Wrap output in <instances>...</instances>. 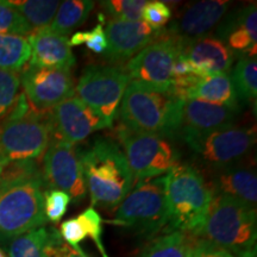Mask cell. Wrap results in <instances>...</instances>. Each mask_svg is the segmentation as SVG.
I'll list each match as a JSON object with an SVG mask.
<instances>
[{"label":"cell","mask_w":257,"mask_h":257,"mask_svg":"<svg viewBox=\"0 0 257 257\" xmlns=\"http://www.w3.org/2000/svg\"><path fill=\"white\" fill-rule=\"evenodd\" d=\"M43 174L35 161L11 163L0 173V243L46 226Z\"/></svg>","instance_id":"obj_1"},{"label":"cell","mask_w":257,"mask_h":257,"mask_svg":"<svg viewBox=\"0 0 257 257\" xmlns=\"http://www.w3.org/2000/svg\"><path fill=\"white\" fill-rule=\"evenodd\" d=\"M83 178L93 207L114 210L134 188V176L123 150L105 137L79 149Z\"/></svg>","instance_id":"obj_2"},{"label":"cell","mask_w":257,"mask_h":257,"mask_svg":"<svg viewBox=\"0 0 257 257\" xmlns=\"http://www.w3.org/2000/svg\"><path fill=\"white\" fill-rule=\"evenodd\" d=\"M166 231H179L198 238L206 221L212 195L197 168L178 163L165 176Z\"/></svg>","instance_id":"obj_3"},{"label":"cell","mask_w":257,"mask_h":257,"mask_svg":"<svg viewBox=\"0 0 257 257\" xmlns=\"http://www.w3.org/2000/svg\"><path fill=\"white\" fill-rule=\"evenodd\" d=\"M234 257H256V207L226 195H213L200 236Z\"/></svg>","instance_id":"obj_4"},{"label":"cell","mask_w":257,"mask_h":257,"mask_svg":"<svg viewBox=\"0 0 257 257\" xmlns=\"http://www.w3.org/2000/svg\"><path fill=\"white\" fill-rule=\"evenodd\" d=\"M184 101L170 91H156L130 81L120 102L121 123L136 133L174 137L180 133Z\"/></svg>","instance_id":"obj_5"},{"label":"cell","mask_w":257,"mask_h":257,"mask_svg":"<svg viewBox=\"0 0 257 257\" xmlns=\"http://www.w3.org/2000/svg\"><path fill=\"white\" fill-rule=\"evenodd\" d=\"M51 138L48 112L31 110L21 93L14 110L0 123V168L37 160L47 152Z\"/></svg>","instance_id":"obj_6"},{"label":"cell","mask_w":257,"mask_h":257,"mask_svg":"<svg viewBox=\"0 0 257 257\" xmlns=\"http://www.w3.org/2000/svg\"><path fill=\"white\" fill-rule=\"evenodd\" d=\"M108 223L148 237L166 230L165 176L147 180L135 186L115 208L114 218Z\"/></svg>","instance_id":"obj_7"},{"label":"cell","mask_w":257,"mask_h":257,"mask_svg":"<svg viewBox=\"0 0 257 257\" xmlns=\"http://www.w3.org/2000/svg\"><path fill=\"white\" fill-rule=\"evenodd\" d=\"M117 136L133 173L135 186L167 174L179 163L178 150L166 138L157 135L136 133L125 126L118 130Z\"/></svg>","instance_id":"obj_8"},{"label":"cell","mask_w":257,"mask_h":257,"mask_svg":"<svg viewBox=\"0 0 257 257\" xmlns=\"http://www.w3.org/2000/svg\"><path fill=\"white\" fill-rule=\"evenodd\" d=\"M130 78L117 66H88L83 69L75 87L76 96L83 104L112 126Z\"/></svg>","instance_id":"obj_9"},{"label":"cell","mask_w":257,"mask_h":257,"mask_svg":"<svg viewBox=\"0 0 257 257\" xmlns=\"http://www.w3.org/2000/svg\"><path fill=\"white\" fill-rule=\"evenodd\" d=\"M184 44L167 36L160 37L128 60L125 72L131 82L156 91L169 92L173 83V69Z\"/></svg>","instance_id":"obj_10"},{"label":"cell","mask_w":257,"mask_h":257,"mask_svg":"<svg viewBox=\"0 0 257 257\" xmlns=\"http://www.w3.org/2000/svg\"><path fill=\"white\" fill-rule=\"evenodd\" d=\"M188 147L204 162L214 168L236 165L256 143L255 127L231 126L202 136L185 140Z\"/></svg>","instance_id":"obj_11"},{"label":"cell","mask_w":257,"mask_h":257,"mask_svg":"<svg viewBox=\"0 0 257 257\" xmlns=\"http://www.w3.org/2000/svg\"><path fill=\"white\" fill-rule=\"evenodd\" d=\"M42 174L47 187L64 192L70 201H81L87 194L78 147L51 141L44 153Z\"/></svg>","instance_id":"obj_12"},{"label":"cell","mask_w":257,"mask_h":257,"mask_svg":"<svg viewBox=\"0 0 257 257\" xmlns=\"http://www.w3.org/2000/svg\"><path fill=\"white\" fill-rule=\"evenodd\" d=\"M31 110L47 113L60 102L75 95L69 69L41 68L27 64L19 74Z\"/></svg>","instance_id":"obj_13"},{"label":"cell","mask_w":257,"mask_h":257,"mask_svg":"<svg viewBox=\"0 0 257 257\" xmlns=\"http://www.w3.org/2000/svg\"><path fill=\"white\" fill-rule=\"evenodd\" d=\"M51 137L75 146L96 131L108 127L107 124L83 104L76 95L60 102L48 112Z\"/></svg>","instance_id":"obj_14"},{"label":"cell","mask_w":257,"mask_h":257,"mask_svg":"<svg viewBox=\"0 0 257 257\" xmlns=\"http://www.w3.org/2000/svg\"><path fill=\"white\" fill-rule=\"evenodd\" d=\"M230 2L202 0L185 5L163 32L182 44L210 36L226 15Z\"/></svg>","instance_id":"obj_15"},{"label":"cell","mask_w":257,"mask_h":257,"mask_svg":"<svg viewBox=\"0 0 257 257\" xmlns=\"http://www.w3.org/2000/svg\"><path fill=\"white\" fill-rule=\"evenodd\" d=\"M104 32L107 40V49L104 55L114 62L133 59L141 50L156 41L161 35V31L153 30L143 22L117 19H108Z\"/></svg>","instance_id":"obj_16"},{"label":"cell","mask_w":257,"mask_h":257,"mask_svg":"<svg viewBox=\"0 0 257 257\" xmlns=\"http://www.w3.org/2000/svg\"><path fill=\"white\" fill-rule=\"evenodd\" d=\"M214 37L223 42L234 57H256V4L244 6L231 15H225L216 29Z\"/></svg>","instance_id":"obj_17"},{"label":"cell","mask_w":257,"mask_h":257,"mask_svg":"<svg viewBox=\"0 0 257 257\" xmlns=\"http://www.w3.org/2000/svg\"><path fill=\"white\" fill-rule=\"evenodd\" d=\"M237 113V111L223 105L195 99L185 100L179 135H181L184 140H187L231 126L236 120Z\"/></svg>","instance_id":"obj_18"},{"label":"cell","mask_w":257,"mask_h":257,"mask_svg":"<svg viewBox=\"0 0 257 257\" xmlns=\"http://www.w3.org/2000/svg\"><path fill=\"white\" fill-rule=\"evenodd\" d=\"M182 55L191 63L199 78L229 74L234 61V55L229 48L214 36L202 37L185 44Z\"/></svg>","instance_id":"obj_19"},{"label":"cell","mask_w":257,"mask_h":257,"mask_svg":"<svg viewBox=\"0 0 257 257\" xmlns=\"http://www.w3.org/2000/svg\"><path fill=\"white\" fill-rule=\"evenodd\" d=\"M28 40L31 48L28 62L30 66L70 69L75 64L68 37L61 36L47 27L32 31Z\"/></svg>","instance_id":"obj_20"},{"label":"cell","mask_w":257,"mask_h":257,"mask_svg":"<svg viewBox=\"0 0 257 257\" xmlns=\"http://www.w3.org/2000/svg\"><path fill=\"white\" fill-rule=\"evenodd\" d=\"M212 195H226L256 207L257 176L248 167L230 165L212 170L208 181Z\"/></svg>","instance_id":"obj_21"},{"label":"cell","mask_w":257,"mask_h":257,"mask_svg":"<svg viewBox=\"0 0 257 257\" xmlns=\"http://www.w3.org/2000/svg\"><path fill=\"white\" fill-rule=\"evenodd\" d=\"M195 99L212 104L223 105L238 112L239 100L231 81L230 74H217L200 78L186 93L185 100Z\"/></svg>","instance_id":"obj_22"},{"label":"cell","mask_w":257,"mask_h":257,"mask_svg":"<svg viewBox=\"0 0 257 257\" xmlns=\"http://www.w3.org/2000/svg\"><path fill=\"white\" fill-rule=\"evenodd\" d=\"M94 8L89 0H66L61 2L53 22L48 28L61 36L68 37L74 29L82 25Z\"/></svg>","instance_id":"obj_23"},{"label":"cell","mask_w":257,"mask_h":257,"mask_svg":"<svg viewBox=\"0 0 257 257\" xmlns=\"http://www.w3.org/2000/svg\"><path fill=\"white\" fill-rule=\"evenodd\" d=\"M194 237L179 231H170L155 237L138 257H189Z\"/></svg>","instance_id":"obj_24"},{"label":"cell","mask_w":257,"mask_h":257,"mask_svg":"<svg viewBox=\"0 0 257 257\" xmlns=\"http://www.w3.org/2000/svg\"><path fill=\"white\" fill-rule=\"evenodd\" d=\"M31 56L28 36L0 34V69L18 73Z\"/></svg>","instance_id":"obj_25"},{"label":"cell","mask_w":257,"mask_h":257,"mask_svg":"<svg viewBox=\"0 0 257 257\" xmlns=\"http://www.w3.org/2000/svg\"><path fill=\"white\" fill-rule=\"evenodd\" d=\"M239 101L251 102L257 95V60L256 57H239L230 75Z\"/></svg>","instance_id":"obj_26"},{"label":"cell","mask_w":257,"mask_h":257,"mask_svg":"<svg viewBox=\"0 0 257 257\" xmlns=\"http://www.w3.org/2000/svg\"><path fill=\"white\" fill-rule=\"evenodd\" d=\"M49 237L50 230L46 226L21 234L10 242L9 257H49L47 252Z\"/></svg>","instance_id":"obj_27"},{"label":"cell","mask_w":257,"mask_h":257,"mask_svg":"<svg viewBox=\"0 0 257 257\" xmlns=\"http://www.w3.org/2000/svg\"><path fill=\"white\" fill-rule=\"evenodd\" d=\"M11 4L21 12L32 30L49 27L61 2L56 0H14Z\"/></svg>","instance_id":"obj_28"},{"label":"cell","mask_w":257,"mask_h":257,"mask_svg":"<svg viewBox=\"0 0 257 257\" xmlns=\"http://www.w3.org/2000/svg\"><path fill=\"white\" fill-rule=\"evenodd\" d=\"M147 0H106L101 8L110 16V19L126 22H142V14Z\"/></svg>","instance_id":"obj_29"},{"label":"cell","mask_w":257,"mask_h":257,"mask_svg":"<svg viewBox=\"0 0 257 257\" xmlns=\"http://www.w3.org/2000/svg\"><path fill=\"white\" fill-rule=\"evenodd\" d=\"M21 78L15 72L0 69V119L8 117L18 100Z\"/></svg>","instance_id":"obj_30"},{"label":"cell","mask_w":257,"mask_h":257,"mask_svg":"<svg viewBox=\"0 0 257 257\" xmlns=\"http://www.w3.org/2000/svg\"><path fill=\"white\" fill-rule=\"evenodd\" d=\"M34 31L11 2L0 0V34L29 36Z\"/></svg>","instance_id":"obj_31"},{"label":"cell","mask_w":257,"mask_h":257,"mask_svg":"<svg viewBox=\"0 0 257 257\" xmlns=\"http://www.w3.org/2000/svg\"><path fill=\"white\" fill-rule=\"evenodd\" d=\"M44 214L47 220L51 223H59L66 214L67 208L70 204L68 194L59 189H46L43 195Z\"/></svg>","instance_id":"obj_32"},{"label":"cell","mask_w":257,"mask_h":257,"mask_svg":"<svg viewBox=\"0 0 257 257\" xmlns=\"http://www.w3.org/2000/svg\"><path fill=\"white\" fill-rule=\"evenodd\" d=\"M69 44L70 47L85 44L94 54H104L107 49V40L105 36L104 27L99 23L89 31L75 32L69 40Z\"/></svg>","instance_id":"obj_33"},{"label":"cell","mask_w":257,"mask_h":257,"mask_svg":"<svg viewBox=\"0 0 257 257\" xmlns=\"http://www.w3.org/2000/svg\"><path fill=\"white\" fill-rule=\"evenodd\" d=\"M81 219L83 226H85L86 234L91 237V239L100 251L102 257H110L106 251L104 242H102V219L99 212L94 207H88L81 214L78 216Z\"/></svg>","instance_id":"obj_34"},{"label":"cell","mask_w":257,"mask_h":257,"mask_svg":"<svg viewBox=\"0 0 257 257\" xmlns=\"http://www.w3.org/2000/svg\"><path fill=\"white\" fill-rule=\"evenodd\" d=\"M170 18H172V11L165 3L155 0V2H148L147 5L144 6L142 22L149 25L153 30H163Z\"/></svg>","instance_id":"obj_35"},{"label":"cell","mask_w":257,"mask_h":257,"mask_svg":"<svg viewBox=\"0 0 257 257\" xmlns=\"http://www.w3.org/2000/svg\"><path fill=\"white\" fill-rule=\"evenodd\" d=\"M50 237L47 245V252L49 257H89L81 248L74 249L68 245L61 237L59 230L49 227Z\"/></svg>","instance_id":"obj_36"},{"label":"cell","mask_w":257,"mask_h":257,"mask_svg":"<svg viewBox=\"0 0 257 257\" xmlns=\"http://www.w3.org/2000/svg\"><path fill=\"white\" fill-rule=\"evenodd\" d=\"M59 232L62 239L74 249L80 248V243L87 237L85 226L79 217L70 218L61 224Z\"/></svg>","instance_id":"obj_37"},{"label":"cell","mask_w":257,"mask_h":257,"mask_svg":"<svg viewBox=\"0 0 257 257\" xmlns=\"http://www.w3.org/2000/svg\"><path fill=\"white\" fill-rule=\"evenodd\" d=\"M189 257H234L226 250L202 238L194 239Z\"/></svg>","instance_id":"obj_38"},{"label":"cell","mask_w":257,"mask_h":257,"mask_svg":"<svg viewBox=\"0 0 257 257\" xmlns=\"http://www.w3.org/2000/svg\"><path fill=\"white\" fill-rule=\"evenodd\" d=\"M0 257H8L6 256V253L4 252V250H3L2 248H0Z\"/></svg>","instance_id":"obj_39"},{"label":"cell","mask_w":257,"mask_h":257,"mask_svg":"<svg viewBox=\"0 0 257 257\" xmlns=\"http://www.w3.org/2000/svg\"><path fill=\"white\" fill-rule=\"evenodd\" d=\"M2 169H3V168H0V173H2Z\"/></svg>","instance_id":"obj_40"}]
</instances>
